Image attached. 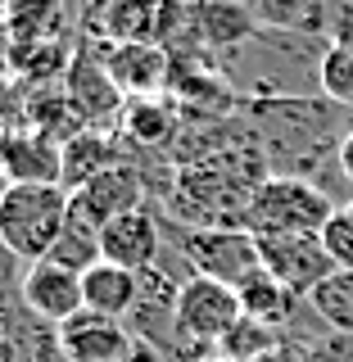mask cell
<instances>
[{"label":"cell","instance_id":"obj_1","mask_svg":"<svg viewBox=\"0 0 353 362\" xmlns=\"http://www.w3.org/2000/svg\"><path fill=\"white\" fill-rule=\"evenodd\" d=\"M326 37H299V32H258L254 41L226 50L222 77L236 86L245 100H303L322 95V59H326Z\"/></svg>","mask_w":353,"mask_h":362},{"label":"cell","instance_id":"obj_2","mask_svg":"<svg viewBox=\"0 0 353 362\" xmlns=\"http://www.w3.org/2000/svg\"><path fill=\"white\" fill-rule=\"evenodd\" d=\"M68 213H73V190L59 181H5L0 190V231L23 263L50 254Z\"/></svg>","mask_w":353,"mask_h":362},{"label":"cell","instance_id":"obj_3","mask_svg":"<svg viewBox=\"0 0 353 362\" xmlns=\"http://www.w3.org/2000/svg\"><path fill=\"white\" fill-rule=\"evenodd\" d=\"M335 199L308 177H267L258 186L254 204L245 213V231L254 235H294V231H322L335 218Z\"/></svg>","mask_w":353,"mask_h":362},{"label":"cell","instance_id":"obj_4","mask_svg":"<svg viewBox=\"0 0 353 362\" xmlns=\"http://www.w3.org/2000/svg\"><path fill=\"white\" fill-rule=\"evenodd\" d=\"M241 294L222 281L209 276H190L177 294V354L181 358H195L204 349H218L222 335L241 322Z\"/></svg>","mask_w":353,"mask_h":362},{"label":"cell","instance_id":"obj_5","mask_svg":"<svg viewBox=\"0 0 353 362\" xmlns=\"http://www.w3.org/2000/svg\"><path fill=\"white\" fill-rule=\"evenodd\" d=\"M181 258L190 263L195 276L222 281V286L241 290L254 272H263V254H258V235L245 226H204V231H181L177 235Z\"/></svg>","mask_w":353,"mask_h":362},{"label":"cell","instance_id":"obj_6","mask_svg":"<svg viewBox=\"0 0 353 362\" xmlns=\"http://www.w3.org/2000/svg\"><path fill=\"white\" fill-rule=\"evenodd\" d=\"M64 95L73 109L77 127L91 132H113L122 127V113H127V95L118 90V82L109 77V68L100 54H77L64 73Z\"/></svg>","mask_w":353,"mask_h":362},{"label":"cell","instance_id":"obj_7","mask_svg":"<svg viewBox=\"0 0 353 362\" xmlns=\"http://www.w3.org/2000/svg\"><path fill=\"white\" fill-rule=\"evenodd\" d=\"M258 254H263V272L277 276L286 290L299 299H313L322 281L335 276V263L322 245V231H294V235H258Z\"/></svg>","mask_w":353,"mask_h":362},{"label":"cell","instance_id":"obj_8","mask_svg":"<svg viewBox=\"0 0 353 362\" xmlns=\"http://www.w3.org/2000/svg\"><path fill=\"white\" fill-rule=\"evenodd\" d=\"M59 344H64L68 362H127V358H136L141 339L132 335V326L122 317L82 308L59 326Z\"/></svg>","mask_w":353,"mask_h":362},{"label":"cell","instance_id":"obj_9","mask_svg":"<svg viewBox=\"0 0 353 362\" xmlns=\"http://www.w3.org/2000/svg\"><path fill=\"white\" fill-rule=\"evenodd\" d=\"M18 299H23V308H28L32 317H41V322H50V326H64L68 317H77L86 308L82 276L59 267V263H50V258H37V263L23 267Z\"/></svg>","mask_w":353,"mask_h":362},{"label":"cell","instance_id":"obj_10","mask_svg":"<svg viewBox=\"0 0 353 362\" xmlns=\"http://www.w3.org/2000/svg\"><path fill=\"white\" fill-rule=\"evenodd\" d=\"M100 59H105L109 77L118 82V90L127 100L168 95V82H173V54H168L158 41H118V45H109Z\"/></svg>","mask_w":353,"mask_h":362},{"label":"cell","instance_id":"obj_11","mask_svg":"<svg viewBox=\"0 0 353 362\" xmlns=\"http://www.w3.org/2000/svg\"><path fill=\"white\" fill-rule=\"evenodd\" d=\"M100 245H105L109 263H118L127 272H150L163 258V222L150 209L122 213V218L100 226Z\"/></svg>","mask_w":353,"mask_h":362},{"label":"cell","instance_id":"obj_12","mask_svg":"<svg viewBox=\"0 0 353 362\" xmlns=\"http://www.w3.org/2000/svg\"><path fill=\"white\" fill-rule=\"evenodd\" d=\"M73 209H82L96 226L122 218V213L145 209V181L136 173V163L118 158V163L105 168L100 177H91L82 190H73Z\"/></svg>","mask_w":353,"mask_h":362},{"label":"cell","instance_id":"obj_13","mask_svg":"<svg viewBox=\"0 0 353 362\" xmlns=\"http://www.w3.org/2000/svg\"><path fill=\"white\" fill-rule=\"evenodd\" d=\"M0 177L5 181H59L64 177V154L59 141L32 132V127H9L0 141ZM64 186V181H59Z\"/></svg>","mask_w":353,"mask_h":362},{"label":"cell","instance_id":"obj_14","mask_svg":"<svg viewBox=\"0 0 353 362\" xmlns=\"http://www.w3.org/2000/svg\"><path fill=\"white\" fill-rule=\"evenodd\" d=\"M0 9L9 18V32H14V64L23 54L59 45V23H64L59 0H5Z\"/></svg>","mask_w":353,"mask_h":362},{"label":"cell","instance_id":"obj_15","mask_svg":"<svg viewBox=\"0 0 353 362\" xmlns=\"http://www.w3.org/2000/svg\"><path fill=\"white\" fill-rule=\"evenodd\" d=\"M82 299L91 313H105V317H122L127 322V313L136 308V299H141V272H127L118 263H96L82 276Z\"/></svg>","mask_w":353,"mask_h":362},{"label":"cell","instance_id":"obj_16","mask_svg":"<svg viewBox=\"0 0 353 362\" xmlns=\"http://www.w3.org/2000/svg\"><path fill=\"white\" fill-rule=\"evenodd\" d=\"M236 294H241V313L245 317H254V322H263V326H272V331H281L290 339V326H294L299 303H303L294 290H286L277 276H267V272H254Z\"/></svg>","mask_w":353,"mask_h":362},{"label":"cell","instance_id":"obj_17","mask_svg":"<svg viewBox=\"0 0 353 362\" xmlns=\"http://www.w3.org/2000/svg\"><path fill=\"white\" fill-rule=\"evenodd\" d=\"M195 28H199V41L204 45H226V50H236V45L254 41L258 32V18L249 14L245 0H199V14H195Z\"/></svg>","mask_w":353,"mask_h":362},{"label":"cell","instance_id":"obj_18","mask_svg":"<svg viewBox=\"0 0 353 362\" xmlns=\"http://www.w3.org/2000/svg\"><path fill=\"white\" fill-rule=\"evenodd\" d=\"M59 154H64V186L68 190H82L91 177H100L105 168L118 163V150H113V141H109V132H91V127H77L68 141L59 145Z\"/></svg>","mask_w":353,"mask_h":362},{"label":"cell","instance_id":"obj_19","mask_svg":"<svg viewBox=\"0 0 353 362\" xmlns=\"http://www.w3.org/2000/svg\"><path fill=\"white\" fill-rule=\"evenodd\" d=\"M258 28L267 32H299V37H326V0H245Z\"/></svg>","mask_w":353,"mask_h":362},{"label":"cell","instance_id":"obj_20","mask_svg":"<svg viewBox=\"0 0 353 362\" xmlns=\"http://www.w3.org/2000/svg\"><path fill=\"white\" fill-rule=\"evenodd\" d=\"M50 263H59L68 272H77V276H86L96 263H105V245H100V226L86 218L82 209H73L68 213V222H64V231H59V240L50 245Z\"/></svg>","mask_w":353,"mask_h":362},{"label":"cell","instance_id":"obj_21","mask_svg":"<svg viewBox=\"0 0 353 362\" xmlns=\"http://www.w3.org/2000/svg\"><path fill=\"white\" fill-rule=\"evenodd\" d=\"M122 136L145 150L154 145H168L177 136V105L173 95H141V100H127V113H122Z\"/></svg>","mask_w":353,"mask_h":362},{"label":"cell","instance_id":"obj_22","mask_svg":"<svg viewBox=\"0 0 353 362\" xmlns=\"http://www.w3.org/2000/svg\"><path fill=\"white\" fill-rule=\"evenodd\" d=\"M281 344H286V335H281V331H272V326L254 322V317H241V322H236L231 331L222 335L218 354H222L226 362H258V358H267L272 349H281Z\"/></svg>","mask_w":353,"mask_h":362},{"label":"cell","instance_id":"obj_23","mask_svg":"<svg viewBox=\"0 0 353 362\" xmlns=\"http://www.w3.org/2000/svg\"><path fill=\"white\" fill-rule=\"evenodd\" d=\"M308 308L326 331H353V272H335L331 281H322L313 290Z\"/></svg>","mask_w":353,"mask_h":362},{"label":"cell","instance_id":"obj_24","mask_svg":"<svg viewBox=\"0 0 353 362\" xmlns=\"http://www.w3.org/2000/svg\"><path fill=\"white\" fill-rule=\"evenodd\" d=\"M317 82H322V95L331 100V105L353 109V45H326Z\"/></svg>","mask_w":353,"mask_h":362},{"label":"cell","instance_id":"obj_25","mask_svg":"<svg viewBox=\"0 0 353 362\" xmlns=\"http://www.w3.org/2000/svg\"><path fill=\"white\" fill-rule=\"evenodd\" d=\"M322 245H326V254H331L335 272H353V213L349 209H340L335 218L322 226Z\"/></svg>","mask_w":353,"mask_h":362},{"label":"cell","instance_id":"obj_26","mask_svg":"<svg viewBox=\"0 0 353 362\" xmlns=\"http://www.w3.org/2000/svg\"><path fill=\"white\" fill-rule=\"evenodd\" d=\"M326 41L353 45V0H326Z\"/></svg>","mask_w":353,"mask_h":362},{"label":"cell","instance_id":"obj_27","mask_svg":"<svg viewBox=\"0 0 353 362\" xmlns=\"http://www.w3.org/2000/svg\"><path fill=\"white\" fill-rule=\"evenodd\" d=\"M313 349V362H353V331H326Z\"/></svg>","mask_w":353,"mask_h":362},{"label":"cell","instance_id":"obj_28","mask_svg":"<svg viewBox=\"0 0 353 362\" xmlns=\"http://www.w3.org/2000/svg\"><path fill=\"white\" fill-rule=\"evenodd\" d=\"M0 190H5V177H0ZM18 267H23V258L14 254V249H9L5 231H0V299H9V294H18V286H23Z\"/></svg>","mask_w":353,"mask_h":362},{"label":"cell","instance_id":"obj_29","mask_svg":"<svg viewBox=\"0 0 353 362\" xmlns=\"http://www.w3.org/2000/svg\"><path fill=\"white\" fill-rule=\"evenodd\" d=\"M258 362H313V349L308 344H299V339H286L281 349H272L267 358H258Z\"/></svg>","mask_w":353,"mask_h":362},{"label":"cell","instance_id":"obj_30","mask_svg":"<svg viewBox=\"0 0 353 362\" xmlns=\"http://www.w3.org/2000/svg\"><path fill=\"white\" fill-rule=\"evenodd\" d=\"M14 73V32H9V18L0 9V77Z\"/></svg>","mask_w":353,"mask_h":362},{"label":"cell","instance_id":"obj_31","mask_svg":"<svg viewBox=\"0 0 353 362\" xmlns=\"http://www.w3.org/2000/svg\"><path fill=\"white\" fill-rule=\"evenodd\" d=\"M340 168H345V177L353 181V136H349L345 145H340Z\"/></svg>","mask_w":353,"mask_h":362},{"label":"cell","instance_id":"obj_32","mask_svg":"<svg viewBox=\"0 0 353 362\" xmlns=\"http://www.w3.org/2000/svg\"><path fill=\"white\" fill-rule=\"evenodd\" d=\"M0 362H18V349H14V339L5 331H0Z\"/></svg>","mask_w":353,"mask_h":362},{"label":"cell","instance_id":"obj_33","mask_svg":"<svg viewBox=\"0 0 353 362\" xmlns=\"http://www.w3.org/2000/svg\"><path fill=\"white\" fill-rule=\"evenodd\" d=\"M127 362H158V354H154L150 344H141V349H136V358H127Z\"/></svg>","mask_w":353,"mask_h":362},{"label":"cell","instance_id":"obj_34","mask_svg":"<svg viewBox=\"0 0 353 362\" xmlns=\"http://www.w3.org/2000/svg\"><path fill=\"white\" fill-rule=\"evenodd\" d=\"M190 362H226V358L218 354V349H204V354H195V358H190Z\"/></svg>","mask_w":353,"mask_h":362},{"label":"cell","instance_id":"obj_35","mask_svg":"<svg viewBox=\"0 0 353 362\" xmlns=\"http://www.w3.org/2000/svg\"><path fill=\"white\" fill-rule=\"evenodd\" d=\"M349 213H353V204H349Z\"/></svg>","mask_w":353,"mask_h":362},{"label":"cell","instance_id":"obj_36","mask_svg":"<svg viewBox=\"0 0 353 362\" xmlns=\"http://www.w3.org/2000/svg\"><path fill=\"white\" fill-rule=\"evenodd\" d=\"M0 5H5V0H0Z\"/></svg>","mask_w":353,"mask_h":362}]
</instances>
